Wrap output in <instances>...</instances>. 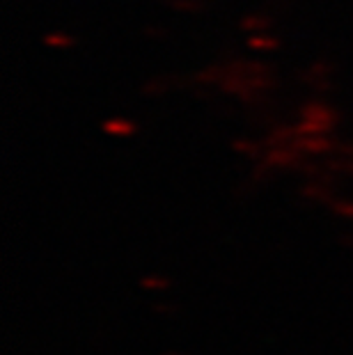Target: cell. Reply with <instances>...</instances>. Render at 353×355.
I'll use <instances>...</instances> for the list:
<instances>
[{
	"instance_id": "obj_3",
	"label": "cell",
	"mask_w": 353,
	"mask_h": 355,
	"mask_svg": "<svg viewBox=\"0 0 353 355\" xmlns=\"http://www.w3.org/2000/svg\"><path fill=\"white\" fill-rule=\"evenodd\" d=\"M74 37L69 35H62V33H49L46 37H44V44L46 46H53V49H67V46H74Z\"/></svg>"
},
{
	"instance_id": "obj_2",
	"label": "cell",
	"mask_w": 353,
	"mask_h": 355,
	"mask_svg": "<svg viewBox=\"0 0 353 355\" xmlns=\"http://www.w3.org/2000/svg\"><path fill=\"white\" fill-rule=\"evenodd\" d=\"M248 49L273 51V49H277V40H273V37H264V35H252L250 40H248Z\"/></svg>"
},
{
	"instance_id": "obj_5",
	"label": "cell",
	"mask_w": 353,
	"mask_h": 355,
	"mask_svg": "<svg viewBox=\"0 0 353 355\" xmlns=\"http://www.w3.org/2000/svg\"><path fill=\"white\" fill-rule=\"evenodd\" d=\"M140 284L142 286H147V289H165L170 282L168 279H163V277H152V275H147V277H142L140 279Z\"/></svg>"
},
{
	"instance_id": "obj_4",
	"label": "cell",
	"mask_w": 353,
	"mask_h": 355,
	"mask_svg": "<svg viewBox=\"0 0 353 355\" xmlns=\"http://www.w3.org/2000/svg\"><path fill=\"white\" fill-rule=\"evenodd\" d=\"M273 21L271 19H259V17H248V19H243L241 21V28L243 30H248V33H264V30L271 26Z\"/></svg>"
},
{
	"instance_id": "obj_6",
	"label": "cell",
	"mask_w": 353,
	"mask_h": 355,
	"mask_svg": "<svg viewBox=\"0 0 353 355\" xmlns=\"http://www.w3.org/2000/svg\"><path fill=\"white\" fill-rule=\"evenodd\" d=\"M333 211L335 214H340V216H351L353 218V202H335L333 204Z\"/></svg>"
},
{
	"instance_id": "obj_1",
	"label": "cell",
	"mask_w": 353,
	"mask_h": 355,
	"mask_svg": "<svg viewBox=\"0 0 353 355\" xmlns=\"http://www.w3.org/2000/svg\"><path fill=\"white\" fill-rule=\"evenodd\" d=\"M103 131L115 135V138H126V135L136 133V124L129 122V119H122V117H112L103 124Z\"/></svg>"
}]
</instances>
